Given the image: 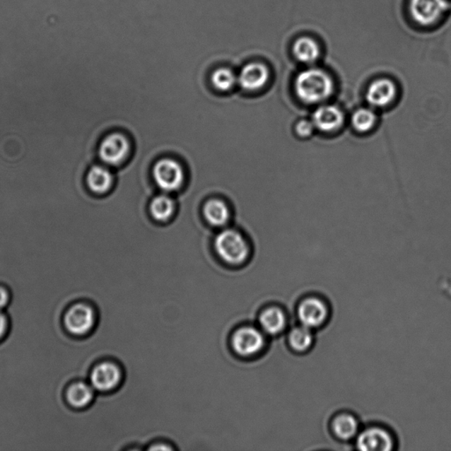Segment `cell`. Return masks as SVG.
<instances>
[{
    "label": "cell",
    "mask_w": 451,
    "mask_h": 451,
    "mask_svg": "<svg viewBox=\"0 0 451 451\" xmlns=\"http://www.w3.org/2000/svg\"><path fill=\"white\" fill-rule=\"evenodd\" d=\"M447 0H410V12L415 23L423 27L441 20L449 10Z\"/></svg>",
    "instance_id": "6"
},
{
    "label": "cell",
    "mask_w": 451,
    "mask_h": 451,
    "mask_svg": "<svg viewBox=\"0 0 451 451\" xmlns=\"http://www.w3.org/2000/svg\"><path fill=\"white\" fill-rule=\"evenodd\" d=\"M351 124L354 130L359 134H368L377 125V116L372 109H358L351 117Z\"/></svg>",
    "instance_id": "19"
},
{
    "label": "cell",
    "mask_w": 451,
    "mask_h": 451,
    "mask_svg": "<svg viewBox=\"0 0 451 451\" xmlns=\"http://www.w3.org/2000/svg\"><path fill=\"white\" fill-rule=\"evenodd\" d=\"M315 130H316V127H315L312 120L303 119L295 125L296 134L300 138L310 137Z\"/></svg>",
    "instance_id": "24"
},
{
    "label": "cell",
    "mask_w": 451,
    "mask_h": 451,
    "mask_svg": "<svg viewBox=\"0 0 451 451\" xmlns=\"http://www.w3.org/2000/svg\"><path fill=\"white\" fill-rule=\"evenodd\" d=\"M211 82L217 90L228 92L238 85V75L228 67L218 68L211 76Z\"/></svg>",
    "instance_id": "23"
},
{
    "label": "cell",
    "mask_w": 451,
    "mask_h": 451,
    "mask_svg": "<svg viewBox=\"0 0 451 451\" xmlns=\"http://www.w3.org/2000/svg\"><path fill=\"white\" fill-rule=\"evenodd\" d=\"M7 327H8V321H7V317L6 315L0 310V339L5 335Z\"/></svg>",
    "instance_id": "26"
},
{
    "label": "cell",
    "mask_w": 451,
    "mask_h": 451,
    "mask_svg": "<svg viewBox=\"0 0 451 451\" xmlns=\"http://www.w3.org/2000/svg\"><path fill=\"white\" fill-rule=\"evenodd\" d=\"M124 381V370L113 361H105L93 368L90 385L95 391L110 392L119 388Z\"/></svg>",
    "instance_id": "4"
},
{
    "label": "cell",
    "mask_w": 451,
    "mask_h": 451,
    "mask_svg": "<svg viewBox=\"0 0 451 451\" xmlns=\"http://www.w3.org/2000/svg\"><path fill=\"white\" fill-rule=\"evenodd\" d=\"M130 151V144L124 135L112 134L107 136L100 146V158L109 165L117 166L124 162Z\"/></svg>",
    "instance_id": "8"
},
{
    "label": "cell",
    "mask_w": 451,
    "mask_h": 451,
    "mask_svg": "<svg viewBox=\"0 0 451 451\" xmlns=\"http://www.w3.org/2000/svg\"><path fill=\"white\" fill-rule=\"evenodd\" d=\"M148 451H174L177 450V446L169 441H164V439L156 440L148 443L145 448Z\"/></svg>",
    "instance_id": "25"
},
{
    "label": "cell",
    "mask_w": 451,
    "mask_h": 451,
    "mask_svg": "<svg viewBox=\"0 0 451 451\" xmlns=\"http://www.w3.org/2000/svg\"><path fill=\"white\" fill-rule=\"evenodd\" d=\"M203 213L207 223L214 227H223L229 220V209L220 199H210L203 207Z\"/></svg>",
    "instance_id": "16"
},
{
    "label": "cell",
    "mask_w": 451,
    "mask_h": 451,
    "mask_svg": "<svg viewBox=\"0 0 451 451\" xmlns=\"http://www.w3.org/2000/svg\"><path fill=\"white\" fill-rule=\"evenodd\" d=\"M290 346L296 352L303 353L309 350L314 342V336L310 328L304 327L293 329L288 335Z\"/></svg>",
    "instance_id": "22"
},
{
    "label": "cell",
    "mask_w": 451,
    "mask_h": 451,
    "mask_svg": "<svg viewBox=\"0 0 451 451\" xmlns=\"http://www.w3.org/2000/svg\"><path fill=\"white\" fill-rule=\"evenodd\" d=\"M332 429L336 436L341 440H350L357 435L359 423L351 414H341L335 418Z\"/></svg>",
    "instance_id": "21"
},
{
    "label": "cell",
    "mask_w": 451,
    "mask_h": 451,
    "mask_svg": "<svg viewBox=\"0 0 451 451\" xmlns=\"http://www.w3.org/2000/svg\"><path fill=\"white\" fill-rule=\"evenodd\" d=\"M331 75L320 68H310L297 75L295 91L300 101L307 105H320L334 94Z\"/></svg>",
    "instance_id": "1"
},
{
    "label": "cell",
    "mask_w": 451,
    "mask_h": 451,
    "mask_svg": "<svg viewBox=\"0 0 451 451\" xmlns=\"http://www.w3.org/2000/svg\"><path fill=\"white\" fill-rule=\"evenodd\" d=\"M271 78L270 70L261 62L246 64L238 74V85L243 90L255 92L266 87Z\"/></svg>",
    "instance_id": "9"
},
{
    "label": "cell",
    "mask_w": 451,
    "mask_h": 451,
    "mask_svg": "<svg viewBox=\"0 0 451 451\" xmlns=\"http://www.w3.org/2000/svg\"><path fill=\"white\" fill-rule=\"evenodd\" d=\"M266 334L250 324L240 325L232 332L229 346L235 356L242 360L253 359L266 348Z\"/></svg>",
    "instance_id": "3"
},
{
    "label": "cell",
    "mask_w": 451,
    "mask_h": 451,
    "mask_svg": "<svg viewBox=\"0 0 451 451\" xmlns=\"http://www.w3.org/2000/svg\"><path fill=\"white\" fill-rule=\"evenodd\" d=\"M357 448L363 451H389L394 442L391 434L380 428H371L361 433L357 438Z\"/></svg>",
    "instance_id": "13"
},
{
    "label": "cell",
    "mask_w": 451,
    "mask_h": 451,
    "mask_svg": "<svg viewBox=\"0 0 451 451\" xmlns=\"http://www.w3.org/2000/svg\"><path fill=\"white\" fill-rule=\"evenodd\" d=\"M293 53L300 62L313 64L320 59V48L312 38L300 37L293 44Z\"/></svg>",
    "instance_id": "15"
},
{
    "label": "cell",
    "mask_w": 451,
    "mask_h": 451,
    "mask_svg": "<svg viewBox=\"0 0 451 451\" xmlns=\"http://www.w3.org/2000/svg\"><path fill=\"white\" fill-rule=\"evenodd\" d=\"M96 322L95 310L87 304H76L67 311L64 324L68 331L78 336H83L94 329Z\"/></svg>",
    "instance_id": "7"
},
{
    "label": "cell",
    "mask_w": 451,
    "mask_h": 451,
    "mask_svg": "<svg viewBox=\"0 0 451 451\" xmlns=\"http://www.w3.org/2000/svg\"><path fill=\"white\" fill-rule=\"evenodd\" d=\"M397 88L394 82L389 78H379L368 86L366 99L368 105L374 108H386L394 102Z\"/></svg>",
    "instance_id": "11"
},
{
    "label": "cell",
    "mask_w": 451,
    "mask_h": 451,
    "mask_svg": "<svg viewBox=\"0 0 451 451\" xmlns=\"http://www.w3.org/2000/svg\"><path fill=\"white\" fill-rule=\"evenodd\" d=\"M175 202L171 197L160 194L152 199L149 206V212L153 219L158 221L169 220L174 213Z\"/></svg>",
    "instance_id": "20"
},
{
    "label": "cell",
    "mask_w": 451,
    "mask_h": 451,
    "mask_svg": "<svg viewBox=\"0 0 451 451\" xmlns=\"http://www.w3.org/2000/svg\"><path fill=\"white\" fill-rule=\"evenodd\" d=\"M8 303V292H7L6 289L0 288V310H2L4 308H6Z\"/></svg>",
    "instance_id": "27"
},
{
    "label": "cell",
    "mask_w": 451,
    "mask_h": 451,
    "mask_svg": "<svg viewBox=\"0 0 451 451\" xmlns=\"http://www.w3.org/2000/svg\"><path fill=\"white\" fill-rule=\"evenodd\" d=\"M213 249L221 262L231 267L241 266L250 255V246L241 233L225 229L216 235Z\"/></svg>",
    "instance_id": "2"
},
{
    "label": "cell",
    "mask_w": 451,
    "mask_h": 451,
    "mask_svg": "<svg viewBox=\"0 0 451 451\" xmlns=\"http://www.w3.org/2000/svg\"><path fill=\"white\" fill-rule=\"evenodd\" d=\"M257 321L264 334L269 336L281 334L288 323L284 311L276 306L268 307L261 311Z\"/></svg>",
    "instance_id": "14"
},
{
    "label": "cell",
    "mask_w": 451,
    "mask_h": 451,
    "mask_svg": "<svg viewBox=\"0 0 451 451\" xmlns=\"http://www.w3.org/2000/svg\"><path fill=\"white\" fill-rule=\"evenodd\" d=\"M312 122L317 130L324 134H334L343 127L345 116L337 106L320 105L315 110Z\"/></svg>",
    "instance_id": "12"
},
{
    "label": "cell",
    "mask_w": 451,
    "mask_h": 451,
    "mask_svg": "<svg viewBox=\"0 0 451 451\" xmlns=\"http://www.w3.org/2000/svg\"><path fill=\"white\" fill-rule=\"evenodd\" d=\"M87 182L88 187L95 193H105L109 191L112 185L113 175L112 172L105 167L95 166L89 170Z\"/></svg>",
    "instance_id": "18"
},
{
    "label": "cell",
    "mask_w": 451,
    "mask_h": 451,
    "mask_svg": "<svg viewBox=\"0 0 451 451\" xmlns=\"http://www.w3.org/2000/svg\"><path fill=\"white\" fill-rule=\"evenodd\" d=\"M329 309L327 303L316 297L304 300L298 308V317L300 324L308 328L322 327L327 321Z\"/></svg>",
    "instance_id": "10"
},
{
    "label": "cell",
    "mask_w": 451,
    "mask_h": 451,
    "mask_svg": "<svg viewBox=\"0 0 451 451\" xmlns=\"http://www.w3.org/2000/svg\"><path fill=\"white\" fill-rule=\"evenodd\" d=\"M95 390L91 385L86 382H77L68 390L67 399L75 408H85L95 399Z\"/></svg>",
    "instance_id": "17"
},
{
    "label": "cell",
    "mask_w": 451,
    "mask_h": 451,
    "mask_svg": "<svg viewBox=\"0 0 451 451\" xmlns=\"http://www.w3.org/2000/svg\"><path fill=\"white\" fill-rule=\"evenodd\" d=\"M153 177L160 189L172 192L177 191L184 184L185 175L180 163L173 159L165 158L155 164Z\"/></svg>",
    "instance_id": "5"
}]
</instances>
